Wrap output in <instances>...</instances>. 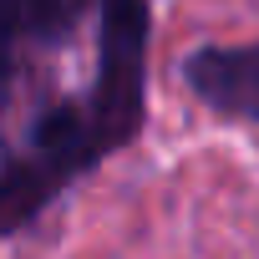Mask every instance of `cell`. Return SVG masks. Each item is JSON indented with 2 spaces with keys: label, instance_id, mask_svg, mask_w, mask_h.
Here are the masks:
<instances>
[{
  "label": "cell",
  "instance_id": "1",
  "mask_svg": "<svg viewBox=\"0 0 259 259\" xmlns=\"http://www.w3.org/2000/svg\"><path fill=\"white\" fill-rule=\"evenodd\" d=\"M97 71L87 92L51 102L21 148L0 163V234L26 229L46 213L81 173H92L107 153L127 148L148 117V41L153 11L148 0H97Z\"/></svg>",
  "mask_w": 259,
  "mask_h": 259
},
{
  "label": "cell",
  "instance_id": "2",
  "mask_svg": "<svg viewBox=\"0 0 259 259\" xmlns=\"http://www.w3.org/2000/svg\"><path fill=\"white\" fill-rule=\"evenodd\" d=\"M183 81L208 112L259 127V41H249V46H198L183 61Z\"/></svg>",
  "mask_w": 259,
  "mask_h": 259
},
{
  "label": "cell",
  "instance_id": "3",
  "mask_svg": "<svg viewBox=\"0 0 259 259\" xmlns=\"http://www.w3.org/2000/svg\"><path fill=\"white\" fill-rule=\"evenodd\" d=\"M81 0H0V107L41 46H56L76 26Z\"/></svg>",
  "mask_w": 259,
  "mask_h": 259
}]
</instances>
